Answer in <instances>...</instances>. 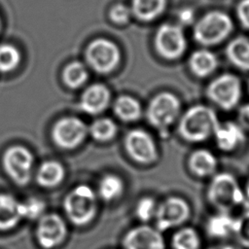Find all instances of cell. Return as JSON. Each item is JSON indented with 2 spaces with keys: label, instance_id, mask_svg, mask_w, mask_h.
<instances>
[{
  "label": "cell",
  "instance_id": "2e32d148",
  "mask_svg": "<svg viewBox=\"0 0 249 249\" xmlns=\"http://www.w3.org/2000/svg\"><path fill=\"white\" fill-rule=\"evenodd\" d=\"M236 220L237 217H234L231 213L217 211L205 222V231L212 238L226 239L233 236Z\"/></svg>",
  "mask_w": 249,
  "mask_h": 249
},
{
  "label": "cell",
  "instance_id": "e575fe53",
  "mask_svg": "<svg viewBox=\"0 0 249 249\" xmlns=\"http://www.w3.org/2000/svg\"><path fill=\"white\" fill-rule=\"evenodd\" d=\"M238 123L243 128L249 129V104H244L238 111Z\"/></svg>",
  "mask_w": 249,
  "mask_h": 249
},
{
  "label": "cell",
  "instance_id": "7a4b0ae2",
  "mask_svg": "<svg viewBox=\"0 0 249 249\" xmlns=\"http://www.w3.org/2000/svg\"><path fill=\"white\" fill-rule=\"evenodd\" d=\"M220 123L215 111L205 105L189 108L179 122V133L187 141L200 142L215 133Z\"/></svg>",
  "mask_w": 249,
  "mask_h": 249
},
{
  "label": "cell",
  "instance_id": "f35d334b",
  "mask_svg": "<svg viewBox=\"0 0 249 249\" xmlns=\"http://www.w3.org/2000/svg\"><path fill=\"white\" fill-rule=\"evenodd\" d=\"M0 25H1V21H0Z\"/></svg>",
  "mask_w": 249,
  "mask_h": 249
},
{
  "label": "cell",
  "instance_id": "8fae6325",
  "mask_svg": "<svg viewBox=\"0 0 249 249\" xmlns=\"http://www.w3.org/2000/svg\"><path fill=\"white\" fill-rule=\"evenodd\" d=\"M84 122L75 117H66L57 121L53 128V140L62 149H74L79 146L88 134Z\"/></svg>",
  "mask_w": 249,
  "mask_h": 249
},
{
  "label": "cell",
  "instance_id": "83f0119b",
  "mask_svg": "<svg viewBox=\"0 0 249 249\" xmlns=\"http://www.w3.org/2000/svg\"><path fill=\"white\" fill-rule=\"evenodd\" d=\"M89 132L95 140L106 142L116 135L117 125L111 119L101 118L93 122L89 127Z\"/></svg>",
  "mask_w": 249,
  "mask_h": 249
},
{
  "label": "cell",
  "instance_id": "4fadbf2b",
  "mask_svg": "<svg viewBox=\"0 0 249 249\" xmlns=\"http://www.w3.org/2000/svg\"><path fill=\"white\" fill-rule=\"evenodd\" d=\"M67 235L64 220L55 213L44 214L37 224L36 239L44 249H52L63 242Z\"/></svg>",
  "mask_w": 249,
  "mask_h": 249
},
{
  "label": "cell",
  "instance_id": "52a82bcc",
  "mask_svg": "<svg viewBox=\"0 0 249 249\" xmlns=\"http://www.w3.org/2000/svg\"><path fill=\"white\" fill-rule=\"evenodd\" d=\"M179 112V99L174 94L163 91L154 96L150 101L147 118L153 126L163 130L175 122Z\"/></svg>",
  "mask_w": 249,
  "mask_h": 249
},
{
  "label": "cell",
  "instance_id": "5b68a950",
  "mask_svg": "<svg viewBox=\"0 0 249 249\" xmlns=\"http://www.w3.org/2000/svg\"><path fill=\"white\" fill-rule=\"evenodd\" d=\"M191 216V207L187 200L179 196H169L158 203L155 215V227L161 232L182 227Z\"/></svg>",
  "mask_w": 249,
  "mask_h": 249
},
{
  "label": "cell",
  "instance_id": "3957f363",
  "mask_svg": "<svg viewBox=\"0 0 249 249\" xmlns=\"http://www.w3.org/2000/svg\"><path fill=\"white\" fill-rule=\"evenodd\" d=\"M63 206L71 223L76 226H86L96 215V194L88 185H79L66 196Z\"/></svg>",
  "mask_w": 249,
  "mask_h": 249
},
{
  "label": "cell",
  "instance_id": "e0dca14e",
  "mask_svg": "<svg viewBox=\"0 0 249 249\" xmlns=\"http://www.w3.org/2000/svg\"><path fill=\"white\" fill-rule=\"evenodd\" d=\"M218 147L223 151H231L245 140L243 128L236 123L227 122L220 124L214 133Z\"/></svg>",
  "mask_w": 249,
  "mask_h": 249
},
{
  "label": "cell",
  "instance_id": "1f68e13d",
  "mask_svg": "<svg viewBox=\"0 0 249 249\" xmlns=\"http://www.w3.org/2000/svg\"><path fill=\"white\" fill-rule=\"evenodd\" d=\"M233 236L241 247L249 249V204L244 208L241 215L237 217Z\"/></svg>",
  "mask_w": 249,
  "mask_h": 249
},
{
  "label": "cell",
  "instance_id": "8d00e7d4",
  "mask_svg": "<svg viewBox=\"0 0 249 249\" xmlns=\"http://www.w3.org/2000/svg\"><path fill=\"white\" fill-rule=\"evenodd\" d=\"M206 249H235V248L231 244H216V245H212Z\"/></svg>",
  "mask_w": 249,
  "mask_h": 249
},
{
  "label": "cell",
  "instance_id": "7402d4cb",
  "mask_svg": "<svg viewBox=\"0 0 249 249\" xmlns=\"http://www.w3.org/2000/svg\"><path fill=\"white\" fill-rule=\"evenodd\" d=\"M166 0H132L131 13L140 20L151 21L163 13Z\"/></svg>",
  "mask_w": 249,
  "mask_h": 249
},
{
  "label": "cell",
  "instance_id": "d6986e66",
  "mask_svg": "<svg viewBox=\"0 0 249 249\" xmlns=\"http://www.w3.org/2000/svg\"><path fill=\"white\" fill-rule=\"evenodd\" d=\"M189 166L195 175L205 177L214 173L217 167V160L210 151L199 149L190 156Z\"/></svg>",
  "mask_w": 249,
  "mask_h": 249
},
{
  "label": "cell",
  "instance_id": "d590c367",
  "mask_svg": "<svg viewBox=\"0 0 249 249\" xmlns=\"http://www.w3.org/2000/svg\"><path fill=\"white\" fill-rule=\"evenodd\" d=\"M194 18H195V14L191 9H184L179 13V20L185 25L192 23Z\"/></svg>",
  "mask_w": 249,
  "mask_h": 249
},
{
  "label": "cell",
  "instance_id": "f546056e",
  "mask_svg": "<svg viewBox=\"0 0 249 249\" xmlns=\"http://www.w3.org/2000/svg\"><path fill=\"white\" fill-rule=\"evenodd\" d=\"M158 203L152 196L141 197L134 208V213L136 218L142 223L147 224L155 218Z\"/></svg>",
  "mask_w": 249,
  "mask_h": 249
},
{
  "label": "cell",
  "instance_id": "7c38bea8",
  "mask_svg": "<svg viewBox=\"0 0 249 249\" xmlns=\"http://www.w3.org/2000/svg\"><path fill=\"white\" fill-rule=\"evenodd\" d=\"M122 245L124 249H165V240L156 227L141 224L124 234Z\"/></svg>",
  "mask_w": 249,
  "mask_h": 249
},
{
  "label": "cell",
  "instance_id": "30bf717a",
  "mask_svg": "<svg viewBox=\"0 0 249 249\" xmlns=\"http://www.w3.org/2000/svg\"><path fill=\"white\" fill-rule=\"evenodd\" d=\"M3 165L15 183L26 185L31 177L33 156L22 146H13L4 153Z\"/></svg>",
  "mask_w": 249,
  "mask_h": 249
},
{
  "label": "cell",
  "instance_id": "277c9868",
  "mask_svg": "<svg viewBox=\"0 0 249 249\" xmlns=\"http://www.w3.org/2000/svg\"><path fill=\"white\" fill-rule=\"evenodd\" d=\"M232 30L231 18L221 11L205 14L195 25L194 37L204 46H213L224 41Z\"/></svg>",
  "mask_w": 249,
  "mask_h": 249
},
{
  "label": "cell",
  "instance_id": "cb8c5ba5",
  "mask_svg": "<svg viewBox=\"0 0 249 249\" xmlns=\"http://www.w3.org/2000/svg\"><path fill=\"white\" fill-rule=\"evenodd\" d=\"M114 112L124 122H134L140 118L142 110L136 98L129 95H121L114 103Z\"/></svg>",
  "mask_w": 249,
  "mask_h": 249
},
{
  "label": "cell",
  "instance_id": "6da1fadb",
  "mask_svg": "<svg viewBox=\"0 0 249 249\" xmlns=\"http://www.w3.org/2000/svg\"><path fill=\"white\" fill-rule=\"evenodd\" d=\"M207 199L218 212L231 214L236 208L249 204L234 176L226 172L213 177L207 190Z\"/></svg>",
  "mask_w": 249,
  "mask_h": 249
},
{
  "label": "cell",
  "instance_id": "484cf974",
  "mask_svg": "<svg viewBox=\"0 0 249 249\" xmlns=\"http://www.w3.org/2000/svg\"><path fill=\"white\" fill-rule=\"evenodd\" d=\"M124 185L123 180L115 174L103 176L98 184V195L104 201H114L124 193Z\"/></svg>",
  "mask_w": 249,
  "mask_h": 249
},
{
  "label": "cell",
  "instance_id": "44dd1931",
  "mask_svg": "<svg viewBox=\"0 0 249 249\" xmlns=\"http://www.w3.org/2000/svg\"><path fill=\"white\" fill-rule=\"evenodd\" d=\"M189 65L196 76L206 77L215 71L218 65V60L212 52L198 50L191 54Z\"/></svg>",
  "mask_w": 249,
  "mask_h": 249
},
{
  "label": "cell",
  "instance_id": "4316f807",
  "mask_svg": "<svg viewBox=\"0 0 249 249\" xmlns=\"http://www.w3.org/2000/svg\"><path fill=\"white\" fill-rule=\"evenodd\" d=\"M88 77L89 74L86 66L79 61L69 63L64 68L62 74L65 85L71 89H77L84 85L88 80Z\"/></svg>",
  "mask_w": 249,
  "mask_h": 249
},
{
  "label": "cell",
  "instance_id": "ba28073f",
  "mask_svg": "<svg viewBox=\"0 0 249 249\" xmlns=\"http://www.w3.org/2000/svg\"><path fill=\"white\" fill-rule=\"evenodd\" d=\"M207 96L225 110L232 109L241 96V83L237 76L226 73L214 79L207 88Z\"/></svg>",
  "mask_w": 249,
  "mask_h": 249
},
{
  "label": "cell",
  "instance_id": "ac0fdd59",
  "mask_svg": "<svg viewBox=\"0 0 249 249\" xmlns=\"http://www.w3.org/2000/svg\"><path fill=\"white\" fill-rule=\"evenodd\" d=\"M19 203L13 196L0 194V231H9L20 221Z\"/></svg>",
  "mask_w": 249,
  "mask_h": 249
},
{
  "label": "cell",
  "instance_id": "f1b7e54d",
  "mask_svg": "<svg viewBox=\"0 0 249 249\" xmlns=\"http://www.w3.org/2000/svg\"><path fill=\"white\" fill-rule=\"evenodd\" d=\"M20 53L10 44L0 45V72H10L16 69L20 62Z\"/></svg>",
  "mask_w": 249,
  "mask_h": 249
},
{
  "label": "cell",
  "instance_id": "4dcf8cb0",
  "mask_svg": "<svg viewBox=\"0 0 249 249\" xmlns=\"http://www.w3.org/2000/svg\"><path fill=\"white\" fill-rule=\"evenodd\" d=\"M45 202L37 197H30L24 202L19 203L21 218L28 220L40 219L45 212Z\"/></svg>",
  "mask_w": 249,
  "mask_h": 249
},
{
  "label": "cell",
  "instance_id": "d6a6232c",
  "mask_svg": "<svg viewBox=\"0 0 249 249\" xmlns=\"http://www.w3.org/2000/svg\"><path fill=\"white\" fill-rule=\"evenodd\" d=\"M109 16L112 21L118 24H124L128 22L130 18L131 10L124 4H117L111 8Z\"/></svg>",
  "mask_w": 249,
  "mask_h": 249
},
{
  "label": "cell",
  "instance_id": "9c48e42d",
  "mask_svg": "<svg viewBox=\"0 0 249 249\" xmlns=\"http://www.w3.org/2000/svg\"><path fill=\"white\" fill-rule=\"evenodd\" d=\"M155 47L165 59H177L185 52L187 41L181 26L170 23L161 24L155 35Z\"/></svg>",
  "mask_w": 249,
  "mask_h": 249
},
{
  "label": "cell",
  "instance_id": "5bb4252c",
  "mask_svg": "<svg viewBox=\"0 0 249 249\" xmlns=\"http://www.w3.org/2000/svg\"><path fill=\"white\" fill-rule=\"evenodd\" d=\"M124 148L129 157L140 163H150L158 158L155 141L144 129L128 131L124 138Z\"/></svg>",
  "mask_w": 249,
  "mask_h": 249
},
{
  "label": "cell",
  "instance_id": "ffe728a7",
  "mask_svg": "<svg viewBox=\"0 0 249 249\" xmlns=\"http://www.w3.org/2000/svg\"><path fill=\"white\" fill-rule=\"evenodd\" d=\"M226 54L237 68L249 71V39L245 37L232 39L227 46Z\"/></svg>",
  "mask_w": 249,
  "mask_h": 249
},
{
  "label": "cell",
  "instance_id": "9a60e30c",
  "mask_svg": "<svg viewBox=\"0 0 249 249\" xmlns=\"http://www.w3.org/2000/svg\"><path fill=\"white\" fill-rule=\"evenodd\" d=\"M110 102V91L105 85L93 84L82 94L80 106L83 111L90 115L103 112Z\"/></svg>",
  "mask_w": 249,
  "mask_h": 249
},
{
  "label": "cell",
  "instance_id": "d4e9b609",
  "mask_svg": "<svg viewBox=\"0 0 249 249\" xmlns=\"http://www.w3.org/2000/svg\"><path fill=\"white\" fill-rule=\"evenodd\" d=\"M64 174V168L59 162L48 160L40 166L37 173V181L43 187L52 188L63 180Z\"/></svg>",
  "mask_w": 249,
  "mask_h": 249
},
{
  "label": "cell",
  "instance_id": "603a6c76",
  "mask_svg": "<svg viewBox=\"0 0 249 249\" xmlns=\"http://www.w3.org/2000/svg\"><path fill=\"white\" fill-rule=\"evenodd\" d=\"M202 240L199 232L189 226L178 228L172 234V249H200Z\"/></svg>",
  "mask_w": 249,
  "mask_h": 249
},
{
  "label": "cell",
  "instance_id": "74e56055",
  "mask_svg": "<svg viewBox=\"0 0 249 249\" xmlns=\"http://www.w3.org/2000/svg\"><path fill=\"white\" fill-rule=\"evenodd\" d=\"M244 195H245V196H246L247 200L249 201V180H248V182H247V184H246V189H245V193H244Z\"/></svg>",
  "mask_w": 249,
  "mask_h": 249
},
{
  "label": "cell",
  "instance_id": "836d02e7",
  "mask_svg": "<svg viewBox=\"0 0 249 249\" xmlns=\"http://www.w3.org/2000/svg\"><path fill=\"white\" fill-rule=\"evenodd\" d=\"M236 14L242 26L249 29V0H241L236 8Z\"/></svg>",
  "mask_w": 249,
  "mask_h": 249
},
{
  "label": "cell",
  "instance_id": "8992f818",
  "mask_svg": "<svg viewBox=\"0 0 249 249\" xmlns=\"http://www.w3.org/2000/svg\"><path fill=\"white\" fill-rule=\"evenodd\" d=\"M86 58L94 71L107 74L118 66L121 60V52L112 41L98 38L91 41L87 47Z\"/></svg>",
  "mask_w": 249,
  "mask_h": 249
}]
</instances>
